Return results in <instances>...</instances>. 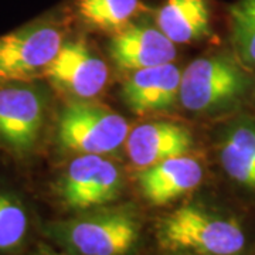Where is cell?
<instances>
[{
  "label": "cell",
  "instance_id": "3",
  "mask_svg": "<svg viewBox=\"0 0 255 255\" xmlns=\"http://www.w3.org/2000/svg\"><path fill=\"white\" fill-rule=\"evenodd\" d=\"M129 135V124L122 115L85 100L70 102L58 121L60 143L82 155L115 152Z\"/></svg>",
  "mask_w": 255,
  "mask_h": 255
},
{
  "label": "cell",
  "instance_id": "5",
  "mask_svg": "<svg viewBox=\"0 0 255 255\" xmlns=\"http://www.w3.org/2000/svg\"><path fill=\"white\" fill-rule=\"evenodd\" d=\"M46 95L38 87L16 81L0 87V142L20 152L36 146L46 118Z\"/></svg>",
  "mask_w": 255,
  "mask_h": 255
},
{
  "label": "cell",
  "instance_id": "12",
  "mask_svg": "<svg viewBox=\"0 0 255 255\" xmlns=\"http://www.w3.org/2000/svg\"><path fill=\"white\" fill-rule=\"evenodd\" d=\"M203 176V167L196 159L176 156L143 169L139 174V186L146 200L163 206L194 190Z\"/></svg>",
  "mask_w": 255,
  "mask_h": 255
},
{
  "label": "cell",
  "instance_id": "14",
  "mask_svg": "<svg viewBox=\"0 0 255 255\" xmlns=\"http://www.w3.org/2000/svg\"><path fill=\"white\" fill-rule=\"evenodd\" d=\"M209 0H166L157 13V27L174 44L193 43L210 34Z\"/></svg>",
  "mask_w": 255,
  "mask_h": 255
},
{
  "label": "cell",
  "instance_id": "15",
  "mask_svg": "<svg viewBox=\"0 0 255 255\" xmlns=\"http://www.w3.org/2000/svg\"><path fill=\"white\" fill-rule=\"evenodd\" d=\"M77 10L88 24L105 31H119L129 26L139 0H75Z\"/></svg>",
  "mask_w": 255,
  "mask_h": 255
},
{
  "label": "cell",
  "instance_id": "11",
  "mask_svg": "<svg viewBox=\"0 0 255 255\" xmlns=\"http://www.w3.org/2000/svg\"><path fill=\"white\" fill-rule=\"evenodd\" d=\"M193 146V135L173 122H149L136 127L127 137V150L132 163L146 169L166 159L186 155Z\"/></svg>",
  "mask_w": 255,
  "mask_h": 255
},
{
  "label": "cell",
  "instance_id": "16",
  "mask_svg": "<svg viewBox=\"0 0 255 255\" xmlns=\"http://www.w3.org/2000/svg\"><path fill=\"white\" fill-rule=\"evenodd\" d=\"M230 26L237 58L255 70V0H237L230 6Z\"/></svg>",
  "mask_w": 255,
  "mask_h": 255
},
{
  "label": "cell",
  "instance_id": "10",
  "mask_svg": "<svg viewBox=\"0 0 255 255\" xmlns=\"http://www.w3.org/2000/svg\"><path fill=\"white\" fill-rule=\"evenodd\" d=\"M182 71L172 63L137 70L122 87V100L135 114H147L173 107L179 98Z\"/></svg>",
  "mask_w": 255,
  "mask_h": 255
},
{
  "label": "cell",
  "instance_id": "2",
  "mask_svg": "<svg viewBox=\"0 0 255 255\" xmlns=\"http://www.w3.org/2000/svg\"><path fill=\"white\" fill-rule=\"evenodd\" d=\"M160 240L172 250L203 255H243L248 234L241 221L196 206H184L164 219Z\"/></svg>",
  "mask_w": 255,
  "mask_h": 255
},
{
  "label": "cell",
  "instance_id": "8",
  "mask_svg": "<svg viewBox=\"0 0 255 255\" xmlns=\"http://www.w3.org/2000/svg\"><path fill=\"white\" fill-rule=\"evenodd\" d=\"M65 237L82 255H124L136 241L137 226L128 214L111 213L73 223Z\"/></svg>",
  "mask_w": 255,
  "mask_h": 255
},
{
  "label": "cell",
  "instance_id": "4",
  "mask_svg": "<svg viewBox=\"0 0 255 255\" xmlns=\"http://www.w3.org/2000/svg\"><path fill=\"white\" fill-rule=\"evenodd\" d=\"M63 46L60 28L37 21L0 37V81H28L44 74Z\"/></svg>",
  "mask_w": 255,
  "mask_h": 255
},
{
  "label": "cell",
  "instance_id": "1",
  "mask_svg": "<svg viewBox=\"0 0 255 255\" xmlns=\"http://www.w3.org/2000/svg\"><path fill=\"white\" fill-rule=\"evenodd\" d=\"M254 97V74L237 57L230 54L200 57L182 73L179 98L191 112H233Z\"/></svg>",
  "mask_w": 255,
  "mask_h": 255
},
{
  "label": "cell",
  "instance_id": "6",
  "mask_svg": "<svg viewBox=\"0 0 255 255\" xmlns=\"http://www.w3.org/2000/svg\"><path fill=\"white\" fill-rule=\"evenodd\" d=\"M121 189V172L101 155H81L68 166L61 194L71 209H90L117 197Z\"/></svg>",
  "mask_w": 255,
  "mask_h": 255
},
{
  "label": "cell",
  "instance_id": "13",
  "mask_svg": "<svg viewBox=\"0 0 255 255\" xmlns=\"http://www.w3.org/2000/svg\"><path fill=\"white\" fill-rule=\"evenodd\" d=\"M219 157L224 173L237 186L255 193V119L231 121L223 129Z\"/></svg>",
  "mask_w": 255,
  "mask_h": 255
},
{
  "label": "cell",
  "instance_id": "7",
  "mask_svg": "<svg viewBox=\"0 0 255 255\" xmlns=\"http://www.w3.org/2000/svg\"><path fill=\"white\" fill-rule=\"evenodd\" d=\"M44 74L57 88L78 100L94 98L108 82L107 64L82 41L63 44Z\"/></svg>",
  "mask_w": 255,
  "mask_h": 255
},
{
  "label": "cell",
  "instance_id": "17",
  "mask_svg": "<svg viewBox=\"0 0 255 255\" xmlns=\"http://www.w3.org/2000/svg\"><path fill=\"white\" fill-rule=\"evenodd\" d=\"M28 231V214L24 206L9 194L0 193V253L23 244Z\"/></svg>",
  "mask_w": 255,
  "mask_h": 255
},
{
  "label": "cell",
  "instance_id": "18",
  "mask_svg": "<svg viewBox=\"0 0 255 255\" xmlns=\"http://www.w3.org/2000/svg\"><path fill=\"white\" fill-rule=\"evenodd\" d=\"M37 255H51V254H37Z\"/></svg>",
  "mask_w": 255,
  "mask_h": 255
},
{
  "label": "cell",
  "instance_id": "9",
  "mask_svg": "<svg viewBox=\"0 0 255 255\" xmlns=\"http://www.w3.org/2000/svg\"><path fill=\"white\" fill-rule=\"evenodd\" d=\"M110 55L121 70L137 71L172 63L176 44L159 27L143 23L117 31L110 43Z\"/></svg>",
  "mask_w": 255,
  "mask_h": 255
}]
</instances>
